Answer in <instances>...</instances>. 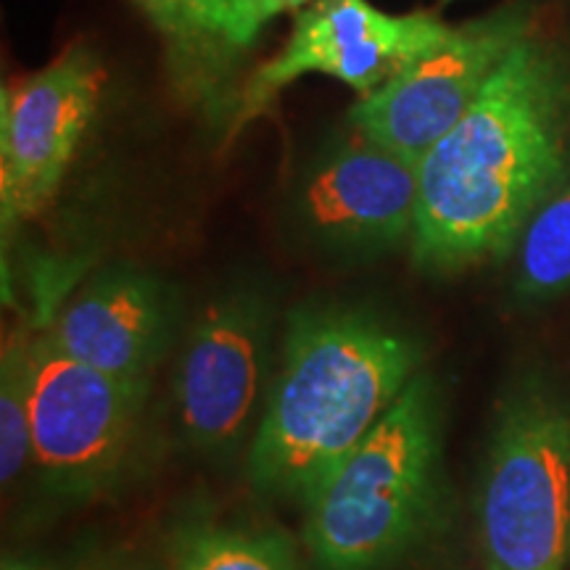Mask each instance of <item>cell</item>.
Returning <instances> with one entry per match:
<instances>
[{"label":"cell","instance_id":"obj_6","mask_svg":"<svg viewBox=\"0 0 570 570\" xmlns=\"http://www.w3.org/2000/svg\"><path fill=\"white\" fill-rule=\"evenodd\" d=\"M273 304L254 288L214 296L183 341L173 402L185 441L202 458L230 460L252 444L269 394Z\"/></svg>","mask_w":570,"mask_h":570},{"label":"cell","instance_id":"obj_5","mask_svg":"<svg viewBox=\"0 0 570 570\" xmlns=\"http://www.w3.org/2000/svg\"><path fill=\"white\" fill-rule=\"evenodd\" d=\"M32 473L61 502H92L138 460L151 386L125 383L71 360L46 331L27 336Z\"/></svg>","mask_w":570,"mask_h":570},{"label":"cell","instance_id":"obj_11","mask_svg":"<svg viewBox=\"0 0 570 570\" xmlns=\"http://www.w3.org/2000/svg\"><path fill=\"white\" fill-rule=\"evenodd\" d=\"M177 296L138 267H109L61 306L46 336L71 360L125 383L151 386L175 341Z\"/></svg>","mask_w":570,"mask_h":570},{"label":"cell","instance_id":"obj_4","mask_svg":"<svg viewBox=\"0 0 570 570\" xmlns=\"http://www.w3.org/2000/svg\"><path fill=\"white\" fill-rule=\"evenodd\" d=\"M475 518L487 570L566 568L570 399L547 377H520L499 399Z\"/></svg>","mask_w":570,"mask_h":570},{"label":"cell","instance_id":"obj_3","mask_svg":"<svg viewBox=\"0 0 570 570\" xmlns=\"http://www.w3.org/2000/svg\"><path fill=\"white\" fill-rule=\"evenodd\" d=\"M444 407L423 370L304 504V541L323 570H391L444 515Z\"/></svg>","mask_w":570,"mask_h":570},{"label":"cell","instance_id":"obj_12","mask_svg":"<svg viewBox=\"0 0 570 570\" xmlns=\"http://www.w3.org/2000/svg\"><path fill=\"white\" fill-rule=\"evenodd\" d=\"M151 21L167 40L180 82L202 98L225 90L235 59L254 46L252 0H151Z\"/></svg>","mask_w":570,"mask_h":570},{"label":"cell","instance_id":"obj_13","mask_svg":"<svg viewBox=\"0 0 570 570\" xmlns=\"http://www.w3.org/2000/svg\"><path fill=\"white\" fill-rule=\"evenodd\" d=\"M169 570H304L288 539L217 520H183L167 539Z\"/></svg>","mask_w":570,"mask_h":570},{"label":"cell","instance_id":"obj_19","mask_svg":"<svg viewBox=\"0 0 570 570\" xmlns=\"http://www.w3.org/2000/svg\"><path fill=\"white\" fill-rule=\"evenodd\" d=\"M135 3H138V9H140L142 13H146L148 19H151V11H154V3H151V0H135Z\"/></svg>","mask_w":570,"mask_h":570},{"label":"cell","instance_id":"obj_7","mask_svg":"<svg viewBox=\"0 0 570 570\" xmlns=\"http://www.w3.org/2000/svg\"><path fill=\"white\" fill-rule=\"evenodd\" d=\"M531 30L525 3H508L452 27L444 40L404 63L381 88L360 96L348 111V125L420 161L465 117L491 75Z\"/></svg>","mask_w":570,"mask_h":570},{"label":"cell","instance_id":"obj_1","mask_svg":"<svg viewBox=\"0 0 570 570\" xmlns=\"http://www.w3.org/2000/svg\"><path fill=\"white\" fill-rule=\"evenodd\" d=\"M570 175V59L529 32L420 159L412 259L431 275L504 259Z\"/></svg>","mask_w":570,"mask_h":570},{"label":"cell","instance_id":"obj_8","mask_svg":"<svg viewBox=\"0 0 570 570\" xmlns=\"http://www.w3.org/2000/svg\"><path fill=\"white\" fill-rule=\"evenodd\" d=\"M452 27L431 11L386 13L367 0H315L298 13L281 53L262 63L240 90L230 132L262 117L298 77L327 75L367 96L404 63L444 40Z\"/></svg>","mask_w":570,"mask_h":570},{"label":"cell","instance_id":"obj_15","mask_svg":"<svg viewBox=\"0 0 570 570\" xmlns=\"http://www.w3.org/2000/svg\"><path fill=\"white\" fill-rule=\"evenodd\" d=\"M32 470V412L27 377V336L6 341L0 362V479L6 491Z\"/></svg>","mask_w":570,"mask_h":570},{"label":"cell","instance_id":"obj_18","mask_svg":"<svg viewBox=\"0 0 570 570\" xmlns=\"http://www.w3.org/2000/svg\"><path fill=\"white\" fill-rule=\"evenodd\" d=\"M0 570H56V568L48 566V562H42V560H35V558H17V554H6Z\"/></svg>","mask_w":570,"mask_h":570},{"label":"cell","instance_id":"obj_17","mask_svg":"<svg viewBox=\"0 0 570 570\" xmlns=\"http://www.w3.org/2000/svg\"><path fill=\"white\" fill-rule=\"evenodd\" d=\"M80 570H156L151 566H146V562L140 560H132V558H101V560H92L88 566L80 568Z\"/></svg>","mask_w":570,"mask_h":570},{"label":"cell","instance_id":"obj_9","mask_svg":"<svg viewBox=\"0 0 570 570\" xmlns=\"http://www.w3.org/2000/svg\"><path fill=\"white\" fill-rule=\"evenodd\" d=\"M104 69L71 46L0 96V223L3 238L48 209L101 96Z\"/></svg>","mask_w":570,"mask_h":570},{"label":"cell","instance_id":"obj_14","mask_svg":"<svg viewBox=\"0 0 570 570\" xmlns=\"http://www.w3.org/2000/svg\"><path fill=\"white\" fill-rule=\"evenodd\" d=\"M570 291V180L533 214L518 240L515 294L547 302Z\"/></svg>","mask_w":570,"mask_h":570},{"label":"cell","instance_id":"obj_2","mask_svg":"<svg viewBox=\"0 0 570 570\" xmlns=\"http://www.w3.org/2000/svg\"><path fill=\"white\" fill-rule=\"evenodd\" d=\"M277 360L248 479L304 508L423 373L425 348L375 309L323 304L291 312Z\"/></svg>","mask_w":570,"mask_h":570},{"label":"cell","instance_id":"obj_16","mask_svg":"<svg viewBox=\"0 0 570 570\" xmlns=\"http://www.w3.org/2000/svg\"><path fill=\"white\" fill-rule=\"evenodd\" d=\"M315 0H252V17L256 30L273 21L275 17H281L285 11H294V9H304V6H312Z\"/></svg>","mask_w":570,"mask_h":570},{"label":"cell","instance_id":"obj_10","mask_svg":"<svg viewBox=\"0 0 570 570\" xmlns=\"http://www.w3.org/2000/svg\"><path fill=\"white\" fill-rule=\"evenodd\" d=\"M420 161L354 132L304 180L298 214L309 235L336 252H381L412 240Z\"/></svg>","mask_w":570,"mask_h":570}]
</instances>
